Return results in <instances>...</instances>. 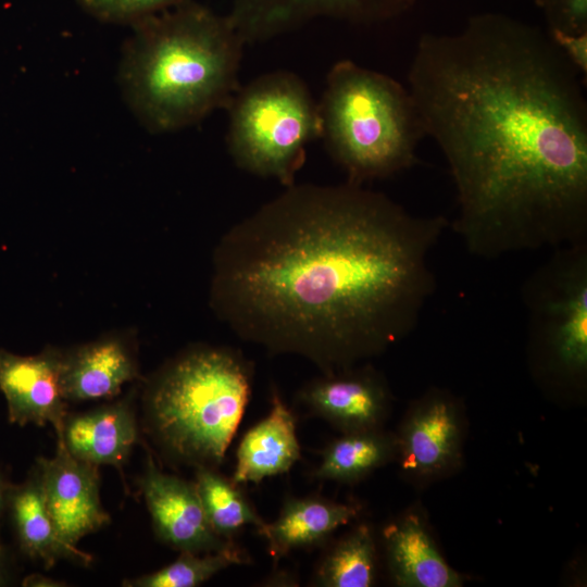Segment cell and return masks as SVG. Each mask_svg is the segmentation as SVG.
Returning <instances> with one entry per match:
<instances>
[{
	"instance_id": "26",
	"label": "cell",
	"mask_w": 587,
	"mask_h": 587,
	"mask_svg": "<svg viewBox=\"0 0 587 587\" xmlns=\"http://www.w3.org/2000/svg\"><path fill=\"white\" fill-rule=\"evenodd\" d=\"M552 41L565 54L578 72L587 75V32L569 34L561 30H548Z\"/></svg>"
},
{
	"instance_id": "14",
	"label": "cell",
	"mask_w": 587,
	"mask_h": 587,
	"mask_svg": "<svg viewBox=\"0 0 587 587\" xmlns=\"http://www.w3.org/2000/svg\"><path fill=\"white\" fill-rule=\"evenodd\" d=\"M300 459L295 416L274 389L268 414L252 426L239 442L232 480L236 485L258 484L287 473Z\"/></svg>"
},
{
	"instance_id": "1",
	"label": "cell",
	"mask_w": 587,
	"mask_h": 587,
	"mask_svg": "<svg viewBox=\"0 0 587 587\" xmlns=\"http://www.w3.org/2000/svg\"><path fill=\"white\" fill-rule=\"evenodd\" d=\"M549 33L502 13L423 34L409 91L457 190L451 223L485 260L587 241V104ZM582 75V74H580Z\"/></svg>"
},
{
	"instance_id": "28",
	"label": "cell",
	"mask_w": 587,
	"mask_h": 587,
	"mask_svg": "<svg viewBox=\"0 0 587 587\" xmlns=\"http://www.w3.org/2000/svg\"><path fill=\"white\" fill-rule=\"evenodd\" d=\"M0 580H1V564H0Z\"/></svg>"
},
{
	"instance_id": "16",
	"label": "cell",
	"mask_w": 587,
	"mask_h": 587,
	"mask_svg": "<svg viewBox=\"0 0 587 587\" xmlns=\"http://www.w3.org/2000/svg\"><path fill=\"white\" fill-rule=\"evenodd\" d=\"M57 437L78 460L121 467L138 433L132 409L118 402L65 419L62 434Z\"/></svg>"
},
{
	"instance_id": "2",
	"label": "cell",
	"mask_w": 587,
	"mask_h": 587,
	"mask_svg": "<svg viewBox=\"0 0 587 587\" xmlns=\"http://www.w3.org/2000/svg\"><path fill=\"white\" fill-rule=\"evenodd\" d=\"M449 226L363 185H291L235 224L214 254L211 303L242 340L323 374L384 352L417 324Z\"/></svg>"
},
{
	"instance_id": "21",
	"label": "cell",
	"mask_w": 587,
	"mask_h": 587,
	"mask_svg": "<svg viewBox=\"0 0 587 587\" xmlns=\"http://www.w3.org/2000/svg\"><path fill=\"white\" fill-rule=\"evenodd\" d=\"M195 486L212 529L222 538L233 540L245 525L261 529L265 521L245 497L239 485L220 474L216 469L196 467Z\"/></svg>"
},
{
	"instance_id": "8",
	"label": "cell",
	"mask_w": 587,
	"mask_h": 587,
	"mask_svg": "<svg viewBox=\"0 0 587 587\" xmlns=\"http://www.w3.org/2000/svg\"><path fill=\"white\" fill-rule=\"evenodd\" d=\"M416 0H234L227 16L245 45L268 41L316 18L383 22Z\"/></svg>"
},
{
	"instance_id": "24",
	"label": "cell",
	"mask_w": 587,
	"mask_h": 587,
	"mask_svg": "<svg viewBox=\"0 0 587 587\" xmlns=\"http://www.w3.org/2000/svg\"><path fill=\"white\" fill-rule=\"evenodd\" d=\"M185 1L187 0H76L84 12L99 22L128 26Z\"/></svg>"
},
{
	"instance_id": "10",
	"label": "cell",
	"mask_w": 587,
	"mask_h": 587,
	"mask_svg": "<svg viewBox=\"0 0 587 587\" xmlns=\"http://www.w3.org/2000/svg\"><path fill=\"white\" fill-rule=\"evenodd\" d=\"M140 488L157 535L173 549L207 553L235 544L212 529L195 483L162 472L150 455Z\"/></svg>"
},
{
	"instance_id": "9",
	"label": "cell",
	"mask_w": 587,
	"mask_h": 587,
	"mask_svg": "<svg viewBox=\"0 0 587 587\" xmlns=\"http://www.w3.org/2000/svg\"><path fill=\"white\" fill-rule=\"evenodd\" d=\"M36 471L63 544L77 548L83 537L110 522L100 501L98 466L73 457L60 438L55 455L40 458Z\"/></svg>"
},
{
	"instance_id": "13",
	"label": "cell",
	"mask_w": 587,
	"mask_h": 587,
	"mask_svg": "<svg viewBox=\"0 0 587 587\" xmlns=\"http://www.w3.org/2000/svg\"><path fill=\"white\" fill-rule=\"evenodd\" d=\"M460 444L458 409L439 391L429 394L410 411L397 438L402 467L422 476L451 467L458 461Z\"/></svg>"
},
{
	"instance_id": "17",
	"label": "cell",
	"mask_w": 587,
	"mask_h": 587,
	"mask_svg": "<svg viewBox=\"0 0 587 587\" xmlns=\"http://www.w3.org/2000/svg\"><path fill=\"white\" fill-rule=\"evenodd\" d=\"M357 514V507L322 497L289 498L276 520L265 523L258 532L266 539L268 553L277 562L292 550L322 544Z\"/></svg>"
},
{
	"instance_id": "3",
	"label": "cell",
	"mask_w": 587,
	"mask_h": 587,
	"mask_svg": "<svg viewBox=\"0 0 587 587\" xmlns=\"http://www.w3.org/2000/svg\"><path fill=\"white\" fill-rule=\"evenodd\" d=\"M129 27L117 79L145 128L176 132L227 108L245 46L227 14L187 0Z\"/></svg>"
},
{
	"instance_id": "20",
	"label": "cell",
	"mask_w": 587,
	"mask_h": 587,
	"mask_svg": "<svg viewBox=\"0 0 587 587\" xmlns=\"http://www.w3.org/2000/svg\"><path fill=\"white\" fill-rule=\"evenodd\" d=\"M342 434L322 450L314 472L317 479L354 483L398 452L397 438L379 428Z\"/></svg>"
},
{
	"instance_id": "12",
	"label": "cell",
	"mask_w": 587,
	"mask_h": 587,
	"mask_svg": "<svg viewBox=\"0 0 587 587\" xmlns=\"http://www.w3.org/2000/svg\"><path fill=\"white\" fill-rule=\"evenodd\" d=\"M63 354L49 348L36 355H18L0 349V390L9 420L24 426L51 424L57 436L66 419L61 386Z\"/></svg>"
},
{
	"instance_id": "4",
	"label": "cell",
	"mask_w": 587,
	"mask_h": 587,
	"mask_svg": "<svg viewBox=\"0 0 587 587\" xmlns=\"http://www.w3.org/2000/svg\"><path fill=\"white\" fill-rule=\"evenodd\" d=\"M251 364L239 351L199 347L158 375L146 400L151 436L175 462L217 469L250 399Z\"/></svg>"
},
{
	"instance_id": "27",
	"label": "cell",
	"mask_w": 587,
	"mask_h": 587,
	"mask_svg": "<svg viewBox=\"0 0 587 587\" xmlns=\"http://www.w3.org/2000/svg\"><path fill=\"white\" fill-rule=\"evenodd\" d=\"M4 498H5V487L2 480L0 479V512L3 507Z\"/></svg>"
},
{
	"instance_id": "18",
	"label": "cell",
	"mask_w": 587,
	"mask_h": 587,
	"mask_svg": "<svg viewBox=\"0 0 587 587\" xmlns=\"http://www.w3.org/2000/svg\"><path fill=\"white\" fill-rule=\"evenodd\" d=\"M388 566L402 587H458L462 585L436 549L421 521L409 515L384 529Z\"/></svg>"
},
{
	"instance_id": "25",
	"label": "cell",
	"mask_w": 587,
	"mask_h": 587,
	"mask_svg": "<svg viewBox=\"0 0 587 587\" xmlns=\"http://www.w3.org/2000/svg\"><path fill=\"white\" fill-rule=\"evenodd\" d=\"M542 10L549 30L569 34L587 32V0H535Z\"/></svg>"
},
{
	"instance_id": "23",
	"label": "cell",
	"mask_w": 587,
	"mask_h": 587,
	"mask_svg": "<svg viewBox=\"0 0 587 587\" xmlns=\"http://www.w3.org/2000/svg\"><path fill=\"white\" fill-rule=\"evenodd\" d=\"M249 557L235 544L218 551L200 553L182 551L168 565L124 585L135 587H196L232 565L247 564Z\"/></svg>"
},
{
	"instance_id": "7",
	"label": "cell",
	"mask_w": 587,
	"mask_h": 587,
	"mask_svg": "<svg viewBox=\"0 0 587 587\" xmlns=\"http://www.w3.org/2000/svg\"><path fill=\"white\" fill-rule=\"evenodd\" d=\"M521 298L538 366L582 384L587 372V241L553 249L524 282Z\"/></svg>"
},
{
	"instance_id": "11",
	"label": "cell",
	"mask_w": 587,
	"mask_h": 587,
	"mask_svg": "<svg viewBox=\"0 0 587 587\" xmlns=\"http://www.w3.org/2000/svg\"><path fill=\"white\" fill-rule=\"evenodd\" d=\"M299 401L342 433L379 428L389 410L390 392L371 367L354 366L311 380L298 394Z\"/></svg>"
},
{
	"instance_id": "19",
	"label": "cell",
	"mask_w": 587,
	"mask_h": 587,
	"mask_svg": "<svg viewBox=\"0 0 587 587\" xmlns=\"http://www.w3.org/2000/svg\"><path fill=\"white\" fill-rule=\"evenodd\" d=\"M11 508L22 549L40 559L47 566L59 558H73L90 562L91 557L71 548L60 539L48 512L42 485L37 471L24 485L11 494Z\"/></svg>"
},
{
	"instance_id": "5",
	"label": "cell",
	"mask_w": 587,
	"mask_h": 587,
	"mask_svg": "<svg viewBox=\"0 0 587 587\" xmlns=\"http://www.w3.org/2000/svg\"><path fill=\"white\" fill-rule=\"evenodd\" d=\"M319 111L321 137L347 182L363 185L417 163L423 123L409 89L392 77L338 61L327 74Z\"/></svg>"
},
{
	"instance_id": "22",
	"label": "cell",
	"mask_w": 587,
	"mask_h": 587,
	"mask_svg": "<svg viewBox=\"0 0 587 587\" xmlns=\"http://www.w3.org/2000/svg\"><path fill=\"white\" fill-rule=\"evenodd\" d=\"M376 576V547L370 528L360 525L321 559L315 582L324 587H369Z\"/></svg>"
},
{
	"instance_id": "6",
	"label": "cell",
	"mask_w": 587,
	"mask_h": 587,
	"mask_svg": "<svg viewBox=\"0 0 587 587\" xmlns=\"http://www.w3.org/2000/svg\"><path fill=\"white\" fill-rule=\"evenodd\" d=\"M226 110L228 151L238 167L295 184L307 145L321 137L319 103L295 73L263 74L236 91Z\"/></svg>"
},
{
	"instance_id": "15",
	"label": "cell",
	"mask_w": 587,
	"mask_h": 587,
	"mask_svg": "<svg viewBox=\"0 0 587 587\" xmlns=\"http://www.w3.org/2000/svg\"><path fill=\"white\" fill-rule=\"evenodd\" d=\"M138 375L126 345L108 338L63 354L61 386L66 401L111 398Z\"/></svg>"
}]
</instances>
